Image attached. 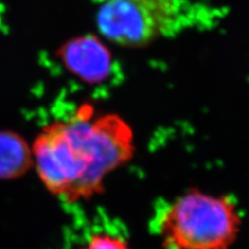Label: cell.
<instances>
[{
  "mask_svg": "<svg viewBox=\"0 0 249 249\" xmlns=\"http://www.w3.org/2000/svg\"><path fill=\"white\" fill-rule=\"evenodd\" d=\"M58 55L68 70L87 82L100 83L110 73L111 54L96 36L85 35L66 42Z\"/></svg>",
  "mask_w": 249,
  "mask_h": 249,
  "instance_id": "cell-4",
  "label": "cell"
},
{
  "mask_svg": "<svg viewBox=\"0 0 249 249\" xmlns=\"http://www.w3.org/2000/svg\"><path fill=\"white\" fill-rule=\"evenodd\" d=\"M240 228L235 202L199 191L167 202L156 219L158 237L166 249H231Z\"/></svg>",
  "mask_w": 249,
  "mask_h": 249,
  "instance_id": "cell-2",
  "label": "cell"
},
{
  "mask_svg": "<svg viewBox=\"0 0 249 249\" xmlns=\"http://www.w3.org/2000/svg\"><path fill=\"white\" fill-rule=\"evenodd\" d=\"M34 165L31 147L18 134L0 132V178L11 180Z\"/></svg>",
  "mask_w": 249,
  "mask_h": 249,
  "instance_id": "cell-5",
  "label": "cell"
},
{
  "mask_svg": "<svg viewBox=\"0 0 249 249\" xmlns=\"http://www.w3.org/2000/svg\"><path fill=\"white\" fill-rule=\"evenodd\" d=\"M134 151V134L126 121L89 108L47 124L31 145L43 186L66 202L100 194L106 178L127 164Z\"/></svg>",
  "mask_w": 249,
  "mask_h": 249,
  "instance_id": "cell-1",
  "label": "cell"
},
{
  "mask_svg": "<svg viewBox=\"0 0 249 249\" xmlns=\"http://www.w3.org/2000/svg\"><path fill=\"white\" fill-rule=\"evenodd\" d=\"M182 0H102L96 13L101 36L127 48L174 36L187 25Z\"/></svg>",
  "mask_w": 249,
  "mask_h": 249,
  "instance_id": "cell-3",
  "label": "cell"
},
{
  "mask_svg": "<svg viewBox=\"0 0 249 249\" xmlns=\"http://www.w3.org/2000/svg\"><path fill=\"white\" fill-rule=\"evenodd\" d=\"M80 249H132L126 240L109 232L91 235Z\"/></svg>",
  "mask_w": 249,
  "mask_h": 249,
  "instance_id": "cell-6",
  "label": "cell"
}]
</instances>
